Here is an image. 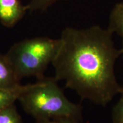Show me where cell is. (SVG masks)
<instances>
[{
    "label": "cell",
    "instance_id": "cell-1",
    "mask_svg": "<svg viewBox=\"0 0 123 123\" xmlns=\"http://www.w3.org/2000/svg\"><path fill=\"white\" fill-rule=\"evenodd\" d=\"M108 29L94 25L84 29L66 27L52 62L55 79L63 80L83 100L105 107L123 92L115 66L122 55Z\"/></svg>",
    "mask_w": 123,
    "mask_h": 123
},
{
    "label": "cell",
    "instance_id": "cell-2",
    "mask_svg": "<svg viewBox=\"0 0 123 123\" xmlns=\"http://www.w3.org/2000/svg\"><path fill=\"white\" fill-rule=\"evenodd\" d=\"M55 78H43L31 84L18 101L24 111L37 121L65 119L79 123L83 108L67 99Z\"/></svg>",
    "mask_w": 123,
    "mask_h": 123
},
{
    "label": "cell",
    "instance_id": "cell-3",
    "mask_svg": "<svg viewBox=\"0 0 123 123\" xmlns=\"http://www.w3.org/2000/svg\"><path fill=\"white\" fill-rule=\"evenodd\" d=\"M60 44L59 38H29L13 44L5 55L19 80L30 76L40 80L44 78V73L52 63Z\"/></svg>",
    "mask_w": 123,
    "mask_h": 123
},
{
    "label": "cell",
    "instance_id": "cell-4",
    "mask_svg": "<svg viewBox=\"0 0 123 123\" xmlns=\"http://www.w3.org/2000/svg\"><path fill=\"white\" fill-rule=\"evenodd\" d=\"M19 0H0V22L5 27L14 26L26 12Z\"/></svg>",
    "mask_w": 123,
    "mask_h": 123
},
{
    "label": "cell",
    "instance_id": "cell-5",
    "mask_svg": "<svg viewBox=\"0 0 123 123\" xmlns=\"http://www.w3.org/2000/svg\"><path fill=\"white\" fill-rule=\"evenodd\" d=\"M20 84L5 54H0V87H11Z\"/></svg>",
    "mask_w": 123,
    "mask_h": 123
},
{
    "label": "cell",
    "instance_id": "cell-6",
    "mask_svg": "<svg viewBox=\"0 0 123 123\" xmlns=\"http://www.w3.org/2000/svg\"><path fill=\"white\" fill-rule=\"evenodd\" d=\"M30 86L19 84L11 87H0V110L14 104Z\"/></svg>",
    "mask_w": 123,
    "mask_h": 123
},
{
    "label": "cell",
    "instance_id": "cell-7",
    "mask_svg": "<svg viewBox=\"0 0 123 123\" xmlns=\"http://www.w3.org/2000/svg\"><path fill=\"white\" fill-rule=\"evenodd\" d=\"M108 29L112 33H116L121 38V53L123 55V2L116 4L112 9L109 17Z\"/></svg>",
    "mask_w": 123,
    "mask_h": 123
},
{
    "label": "cell",
    "instance_id": "cell-8",
    "mask_svg": "<svg viewBox=\"0 0 123 123\" xmlns=\"http://www.w3.org/2000/svg\"><path fill=\"white\" fill-rule=\"evenodd\" d=\"M0 123H24L15 104L0 110Z\"/></svg>",
    "mask_w": 123,
    "mask_h": 123
},
{
    "label": "cell",
    "instance_id": "cell-9",
    "mask_svg": "<svg viewBox=\"0 0 123 123\" xmlns=\"http://www.w3.org/2000/svg\"><path fill=\"white\" fill-rule=\"evenodd\" d=\"M61 0H30L26 5V9L30 12L44 11L58 1Z\"/></svg>",
    "mask_w": 123,
    "mask_h": 123
},
{
    "label": "cell",
    "instance_id": "cell-10",
    "mask_svg": "<svg viewBox=\"0 0 123 123\" xmlns=\"http://www.w3.org/2000/svg\"><path fill=\"white\" fill-rule=\"evenodd\" d=\"M112 123H123V92L112 110Z\"/></svg>",
    "mask_w": 123,
    "mask_h": 123
},
{
    "label": "cell",
    "instance_id": "cell-11",
    "mask_svg": "<svg viewBox=\"0 0 123 123\" xmlns=\"http://www.w3.org/2000/svg\"><path fill=\"white\" fill-rule=\"evenodd\" d=\"M37 123H78L73 120L69 119H52L47 120L37 121Z\"/></svg>",
    "mask_w": 123,
    "mask_h": 123
}]
</instances>
